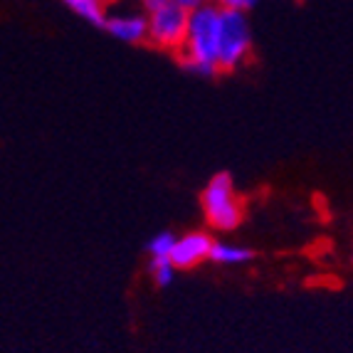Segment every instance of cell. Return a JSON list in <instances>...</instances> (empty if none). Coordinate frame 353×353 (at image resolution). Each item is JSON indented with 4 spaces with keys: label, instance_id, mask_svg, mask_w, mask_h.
Segmentation results:
<instances>
[{
    "label": "cell",
    "instance_id": "obj_1",
    "mask_svg": "<svg viewBox=\"0 0 353 353\" xmlns=\"http://www.w3.org/2000/svg\"><path fill=\"white\" fill-rule=\"evenodd\" d=\"M218 35H220V8L215 3L188 12V32L183 50L178 52L181 65L195 77L218 74Z\"/></svg>",
    "mask_w": 353,
    "mask_h": 353
},
{
    "label": "cell",
    "instance_id": "obj_2",
    "mask_svg": "<svg viewBox=\"0 0 353 353\" xmlns=\"http://www.w3.org/2000/svg\"><path fill=\"white\" fill-rule=\"evenodd\" d=\"M205 223L218 232H232L245 220V208L230 173H215L201 193Z\"/></svg>",
    "mask_w": 353,
    "mask_h": 353
},
{
    "label": "cell",
    "instance_id": "obj_3",
    "mask_svg": "<svg viewBox=\"0 0 353 353\" xmlns=\"http://www.w3.org/2000/svg\"><path fill=\"white\" fill-rule=\"evenodd\" d=\"M252 54V30L245 12L220 10V35H218V70H240Z\"/></svg>",
    "mask_w": 353,
    "mask_h": 353
},
{
    "label": "cell",
    "instance_id": "obj_4",
    "mask_svg": "<svg viewBox=\"0 0 353 353\" xmlns=\"http://www.w3.org/2000/svg\"><path fill=\"white\" fill-rule=\"evenodd\" d=\"M148 18V42L168 52H181L185 32H188V12L176 3H163L159 8L146 10Z\"/></svg>",
    "mask_w": 353,
    "mask_h": 353
},
{
    "label": "cell",
    "instance_id": "obj_5",
    "mask_svg": "<svg viewBox=\"0 0 353 353\" xmlns=\"http://www.w3.org/2000/svg\"><path fill=\"white\" fill-rule=\"evenodd\" d=\"M212 237L208 232H185V235L176 237V245L171 250V265L176 270H193V267L203 265L205 259H210L212 250Z\"/></svg>",
    "mask_w": 353,
    "mask_h": 353
},
{
    "label": "cell",
    "instance_id": "obj_6",
    "mask_svg": "<svg viewBox=\"0 0 353 353\" xmlns=\"http://www.w3.org/2000/svg\"><path fill=\"white\" fill-rule=\"evenodd\" d=\"M104 30L119 42L126 45H141L148 42V18L146 10H121V12H109L106 15Z\"/></svg>",
    "mask_w": 353,
    "mask_h": 353
},
{
    "label": "cell",
    "instance_id": "obj_7",
    "mask_svg": "<svg viewBox=\"0 0 353 353\" xmlns=\"http://www.w3.org/2000/svg\"><path fill=\"white\" fill-rule=\"evenodd\" d=\"M77 18H82L84 23L97 25V28H104L106 15H109V8L101 3V0H62Z\"/></svg>",
    "mask_w": 353,
    "mask_h": 353
},
{
    "label": "cell",
    "instance_id": "obj_8",
    "mask_svg": "<svg viewBox=\"0 0 353 353\" xmlns=\"http://www.w3.org/2000/svg\"><path fill=\"white\" fill-rule=\"evenodd\" d=\"M210 259L225 267L245 265V262L252 259V250L242 248V245H232V242H212Z\"/></svg>",
    "mask_w": 353,
    "mask_h": 353
},
{
    "label": "cell",
    "instance_id": "obj_9",
    "mask_svg": "<svg viewBox=\"0 0 353 353\" xmlns=\"http://www.w3.org/2000/svg\"><path fill=\"white\" fill-rule=\"evenodd\" d=\"M148 274H151L153 284L156 287H168L176 277V267L171 265L168 257H151L148 262Z\"/></svg>",
    "mask_w": 353,
    "mask_h": 353
},
{
    "label": "cell",
    "instance_id": "obj_10",
    "mask_svg": "<svg viewBox=\"0 0 353 353\" xmlns=\"http://www.w3.org/2000/svg\"><path fill=\"white\" fill-rule=\"evenodd\" d=\"M173 245H176V235H173V232H159V235H153L146 245L148 257H171Z\"/></svg>",
    "mask_w": 353,
    "mask_h": 353
},
{
    "label": "cell",
    "instance_id": "obj_11",
    "mask_svg": "<svg viewBox=\"0 0 353 353\" xmlns=\"http://www.w3.org/2000/svg\"><path fill=\"white\" fill-rule=\"evenodd\" d=\"M257 3L259 0H215V6H218L220 10H235V12H245V15H248V10H252Z\"/></svg>",
    "mask_w": 353,
    "mask_h": 353
},
{
    "label": "cell",
    "instance_id": "obj_12",
    "mask_svg": "<svg viewBox=\"0 0 353 353\" xmlns=\"http://www.w3.org/2000/svg\"><path fill=\"white\" fill-rule=\"evenodd\" d=\"M171 3H176V6L183 8L185 12H193V10H198V8L210 6V3H215V0H171Z\"/></svg>",
    "mask_w": 353,
    "mask_h": 353
},
{
    "label": "cell",
    "instance_id": "obj_13",
    "mask_svg": "<svg viewBox=\"0 0 353 353\" xmlns=\"http://www.w3.org/2000/svg\"><path fill=\"white\" fill-rule=\"evenodd\" d=\"M163 3H168V0H139V6H141L143 10H151V8H159V6H163Z\"/></svg>",
    "mask_w": 353,
    "mask_h": 353
},
{
    "label": "cell",
    "instance_id": "obj_14",
    "mask_svg": "<svg viewBox=\"0 0 353 353\" xmlns=\"http://www.w3.org/2000/svg\"><path fill=\"white\" fill-rule=\"evenodd\" d=\"M101 3H104V6L109 8V6H114V3H119V0H101Z\"/></svg>",
    "mask_w": 353,
    "mask_h": 353
}]
</instances>
